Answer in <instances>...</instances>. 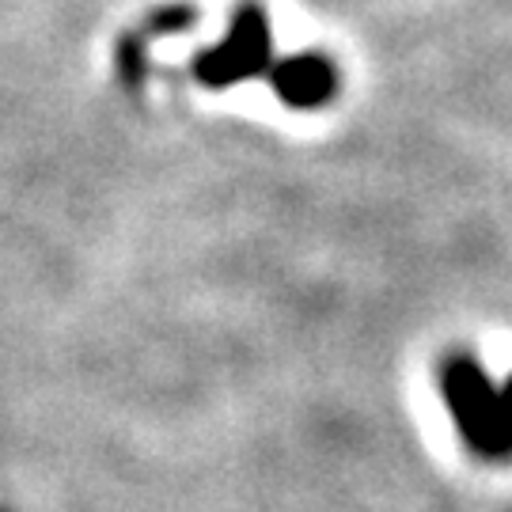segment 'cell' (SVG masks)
I'll list each match as a JSON object with an SVG mask.
<instances>
[{
    "label": "cell",
    "instance_id": "6da1fadb",
    "mask_svg": "<svg viewBox=\"0 0 512 512\" xmlns=\"http://www.w3.org/2000/svg\"><path fill=\"white\" fill-rule=\"evenodd\" d=\"M444 399L478 456H512V380L497 391L475 361L444 368Z\"/></svg>",
    "mask_w": 512,
    "mask_h": 512
},
{
    "label": "cell",
    "instance_id": "7a4b0ae2",
    "mask_svg": "<svg viewBox=\"0 0 512 512\" xmlns=\"http://www.w3.org/2000/svg\"><path fill=\"white\" fill-rule=\"evenodd\" d=\"M277 92L296 107H315L334 92V73L323 57H296L277 73Z\"/></svg>",
    "mask_w": 512,
    "mask_h": 512
}]
</instances>
